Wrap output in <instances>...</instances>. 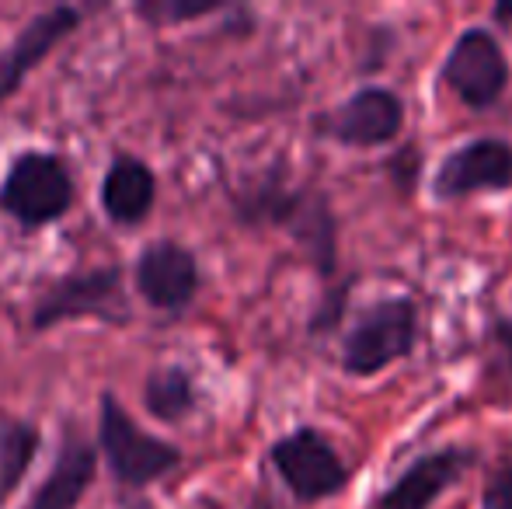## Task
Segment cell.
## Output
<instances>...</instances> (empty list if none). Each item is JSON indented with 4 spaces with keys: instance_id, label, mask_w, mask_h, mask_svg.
<instances>
[{
    "instance_id": "6da1fadb",
    "label": "cell",
    "mask_w": 512,
    "mask_h": 509,
    "mask_svg": "<svg viewBox=\"0 0 512 509\" xmlns=\"http://www.w3.org/2000/svg\"><path fill=\"white\" fill-rule=\"evenodd\" d=\"M234 213L244 227H276L286 231L307 262L317 269L324 286L338 272V217L328 192L290 185L283 171H269L234 196Z\"/></svg>"
},
{
    "instance_id": "7a4b0ae2",
    "label": "cell",
    "mask_w": 512,
    "mask_h": 509,
    "mask_svg": "<svg viewBox=\"0 0 512 509\" xmlns=\"http://www.w3.org/2000/svg\"><path fill=\"white\" fill-rule=\"evenodd\" d=\"M133 307L126 297V276L119 265L77 269L56 276L32 304V328L49 332L67 321H102V325H129Z\"/></svg>"
},
{
    "instance_id": "3957f363",
    "label": "cell",
    "mask_w": 512,
    "mask_h": 509,
    "mask_svg": "<svg viewBox=\"0 0 512 509\" xmlns=\"http://www.w3.org/2000/svg\"><path fill=\"white\" fill-rule=\"evenodd\" d=\"M98 450L122 489H147L182 468V450L147 433L112 391L98 401Z\"/></svg>"
},
{
    "instance_id": "277c9868",
    "label": "cell",
    "mask_w": 512,
    "mask_h": 509,
    "mask_svg": "<svg viewBox=\"0 0 512 509\" xmlns=\"http://www.w3.org/2000/svg\"><path fill=\"white\" fill-rule=\"evenodd\" d=\"M418 304L405 293L370 304L342 335V370L349 377H377L408 360L418 346Z\"/></svg>"
},
{
    "instance_id": "5b68a950",
    "label": "cell",
    "mask_w": 512,
    "mask_h": 509,
    "mask_svg": "<svg viewBox=\"0 0 512 509\" xmlns=\"http://www.w3.org/2000/svg\"><path fill=\"white\" fill-rule=\"evenodd\" d=\"M74 196L77 189L67 161L49 150L18 154L0 182V210L18 220L25 231H39V227L67 217Z\"/></svg>"
},
{
    "instance_id": "8992f818",
    "label": "cell",
    "mask_w": 512,
    "mask_h": 509,
    "mask_svg": "<svg viewBox=\"0 0 512 509\" xmlns=\"http://www.w3.org/2000/svg\"><path fill=\"white\" fill-rule=\"evenodd\" d=\"M269 464L300 506L335 499L349 489L352 468L317 426H297L269 447Z\"/></svg>"
},
{
    "instance_id": "52a82bcc",
    "label": "cell",
    "mask_w": 512,
    "mask_h": 509,
    "mask_svg": "<svg viewBox=\"0 0 512 509\" xmlns=\"http://www.w3.org/2000/svg\"><path fill=\"white\" fill-rule=\"evenodd\" d=\"M439 81L453 91L464 109L488 112L509 88V60L499 35L485 25H467L443 56Z\"/></svg>"
},
{
    "instance_id": "ba28073f",
    "label": "cell",
    "mask_w": 512,
    "mask_h": 509,
    "mask_svg": "<svg viewBox=\"0 0 512 509\" xmlns=\"http://www.w3.org/2000/svg\"><path fill=\"white\" fill-rule=\"evenodd\" d=\"M405 129V98L384 84H363L338 109L317 119V133L338 147L377 150L394 143Z\"/></svg>"
},
{
    "instance_id": "9c48e42d",
    "label": "cell",
    "mask_w": 512,
    "mask_h": 509,
    "mask_svg": "<svg viewBox=\"0 0 512 509\" xmlns=\"http://www.w3.org/2000/svg\"><path fill=\"white\" fill-rule=\"evenodd\" d=\"M429 189L439 203H460L478 192L512 189V143L502 136H474L460 143L436 164Z\"/></svg>"
},
{
    "instance_id": "30bf717a",
    "label": "cell",
    "mask_w": 512,
    "mask_h": 509,
    "mask_svg": "<svg viewBox=\"0 0 512 509\" xmlns=\"http://www.w3.org/2000/svg\"><path fill=\"white\" fill-rule=\"evenodd\" d=\"M133 283L136 293L154 311L182 314L196 300L199 286H203V269H199V258L192 248L164 238L150 241L140 252L133 265Z\"/></svg>"
},
{
    "instance_id": "8fae6325",
    "label": "cell",
    "mask_w": 512,
    "mask_h": 509,
    "mask_svg": "<svg viewBox=\"0 0 512 509\" xmlns=\"http://www.w3.org/2000/svg\"><path fill=\"white\" fill-rule=\"evenodd\" d=\"M478 454L471 447H439L429 454L415 457L377 499L370 509H432L467 471L474 468Z\"/></svg>"
},
{
    "instance_id": "7c38bea8",
    "label": "cell",
    "mask_w": 512,
    "mask_h": 509,
    "mask_svg": "<svg viewBox=\"0 0 512 509\" xmlns=\"http://www.w3.org/2000/svg\"><path fill=\"white\" fill-rule=\"evenodd\" d=\"M84 25V7H49L35 14L7 49H0V105L21 91V81L53 53L60 42H67Z\"/></svg>"
},
{
    "instance_id": "4fadbf2b",
    "label": "cell",
    "mask_w": 512,
    "mask_h": 509,
    "mask_svg": "<svg viewBox=\"0 0 512 509\" xmlns=\"http://www.w3.org/2000/svg\"><path fill=\"white\" fill-rule=\"evenodd\" d=\"M98 475V447H91L77 429H67L49 475L32 492L25 509H77Z\"/></svg>"
},
{
    "instance_id": "5bb4252c",
    "label": "cell",
    "mask_w": 512,
    "mask_h": 509,
    "mask_svg": "<svg viewBox=\"0 0 512 509\" xmlns=\"http://www.w3.org/2000/svg\"><path fill=\"white\" fill-rule=\"evenodd\" d=\"M102 210L112 224L136 227L150 217L157 203V175L143 157L119 154L112 157L102 178Z\"/></svg>"
},
{
    "instance_id": "9a60e30c",
    "label": "cell",
    "mask_w": 512,
    "mask_h": 509,
    "mask_svg": "<svg viewBox=\"0 0 512 509\" xmlns=\"http://www.w3.org/2000/svg\"><path fill=\"white\" fill-rule=\"evenodd\" d=\"M199 405L196 377L185 367H157L143 381V408L161 422H185Z\"/></svg>"
},
{
    "instance_id": "2e32d148",
    "label": "cell",
    "mask_w": 512,
    "mask_h": 509,
    "mask_svg": "<svg viewBox=\"0 0 512 509\" xmlns=\"http://www.w3.org/2000/svg\"><path fill=\"white\" fill-rule=\"evenodd\" d=\"M42 447V433L35 422L0 419V506L18 492L28 468L35 464Z\"/></svg>"
},
{
    "instance_id": "e0dca14e",
    "label": "cell",
    "mask_w": 512,
    "mask_h": 509,
    "mask_svg": "<svg viewBox=\"0 0 512 509\" xmlns=\"http://www.w3.org/2000/svg\"><path fill=\"white\" fill-rule=\"evenodd\" d=\"M223 4L220 0H143L136 4V14L150 25H182V21H199L209 14H220Z\"/></svg>"
},
{
    "instance_id": "ac0fdd59",
    "label": "cell",
    "mask_w": 512,
    "mask_h": 509,
    "mask_svg": "<svg viewBox=\"0 0 512 509\" xmlns=\"http://www.w3.org/2000/svg\"><path fill=\"white\" fill-rule=\"evenodd\" d=\"M356 286V279H338V283H328L324 286V297L317 304L314 318H310L307 332L310 335H331L345 318V307H349V293Z\"/></svg>"
},
{
    "instance_id": "d6986e66",
    "label": "cell",
    "mask_w": 512,
    "mask_h": 509,
    "mask_svg": "<svg viewBox=\"0 0 512 509\" xmlns=\"http://www.w3.org/2000/svg\"><path fill=\"white\" fill-rule=\"evenodd\" d=\"M478 509H512V443L488 468L485 482H481Z\"/></svg>"
},
{
    "instance_id": "ffe728a7",
    "label": "cell",
    "mask_w": 512,
    "mask_h": 509,
    "mask_svg": "<svg viewBox=\"0 0 512 509\" xmlns=\"http://www.w3.org/2000/svg\"><path fill=\"white\" fill-rule=\"evenodd\" d=\"M422 150L415 147V143H405V147H398V154L387 157L384 161V171L387 178H391V185L398 189L401 199H411L418 189V182H422Z\"/></svg>"
},
{
    "instance_id": "44dd1931",
    "label": "cell",
    "mask_w": 512,
    "mask_h": 509,
    "mask_svg": "<svg viewBox=\"0 0 512 509\" xmlns=\"http://www.w3.org/2000/svg\"><path fill=\"white\" fill-rule=\"evenodd\" d=\"M394 42H398V32H394L391 25H373L370 28V46H366V60L359 63V70H363V74H377L380 67H387Z\"/></svg>"
},
{
    "instance_id": "7402d4cb",
    "label": "cell",
    "mask_w": 512,
    "mask_h": 509,
    "mask_svg": "<svg viewBox=\"0 0 512 509\" xmlns=\"http://www.w3.org/2000/svg\"><path fill=\"white\" fill-rule=\"evenodd\" d=\"M488 342L499 349L502 367L512 374V314H499V318L488 325Z\"/></svg>"
},
{
    "instance_id": "603a6c76",
    "label": "cell",
    "mask_w": 512,
    "mask_h": 509,
    "mask_svg": "<svg viewBox=\"0 0 512 509\" xmlns=\"http://www.w3.org/2000/svg\"><path fill=\"white\" fill-rule=\"evenodd\" d=\"M492 21H495V28H509L512 25V0H502V4L492 7Z\"/></svg>"
}]
</instances>
